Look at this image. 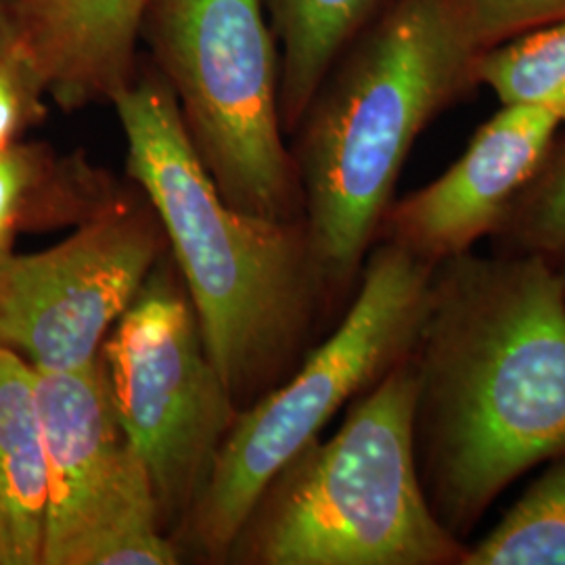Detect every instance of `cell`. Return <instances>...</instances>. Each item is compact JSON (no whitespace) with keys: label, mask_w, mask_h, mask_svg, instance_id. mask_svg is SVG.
I'll return each mask as SVG.
<instances>
[{"label":"cell","mask_w":565,"mask_h":565,"mask_svg":"<svg viewBox=\"0 0 565 565\" xmlns=\"http://www.w3.org/2000/svg\"><path fill=\"white\" fill-rule=\"evenodd\" d=\"M411 361L425 497L467 545L509 486L565 452V298L553 263L465 252L438 264Z\"/></svg>","instance_id":"6da1fadb"},{"label":"cell","mask_w":565,"mask_h":565,"mask_svg":"<svg viewBox=\"0 0 565 565\" xmlns=\"http://www.w3.org/2000/svg\"><path fill=\"white\" fill-rule=\"evenodd\" d=\"M111 105L126 172L162 224L166 245L235 403L270 384L329 310L303 221H275L226 202L158 72L137 74Z\"/></svg>","instance_id":"7a4b0ae2"},{"label":"cell","mask_w":565,"mask_h":565,"mask_svg":"<svg viewBox=\"0 0 565 565\" xmlns=\"http://www.w3.org/2000/svg\"><path fill=\"white\" fill-rule=\"evenodd\" d=\"M452 0H390L345 46L294 130L302 221L327 302H350L404 162L476 88Z\"/></svg>","instance_id":"3957f363"},{"label":"cell","mask_w":565,"mask_h":565,"mask_svg":"<svg viewBox=\"0 0 565 565\" xmlns=\"http://www.w3.org/2000/svg\"><path fill=\"white\" fill-rule=\"evenodd\" d=\"M411 354L348 404L264 488L226 557L249 565H461L427 503L413 440Z\"/></svg>","instance_id":"277c9868"},{"label":"cell","mask_w":565,"mask_h":565,"mask_svg":"<svg viewBox=\"0 0 565 565\" xmlns=\"http://www.w3.org/2000/svg\"><path fill=\"white\" fill-rule=\"evenodd\" d=\"M434 266L377 242L331 335L249 408L239 411L205 486L182 520V539L210 559L226 557L264 488L338 411L411 352Z\"/></svg>","instance_id":"5b68a950"},{"label":"cell","mask_w":565,"mask_h":565,"mask_svg":"<svg viewBox=\"0 0 565 565\" xmlns=\"http://www.w3.org/2000/svg\"><path fill=\"white\" fill-rule=\"evenodd\" d=\"M139 39L224 200L264 218L300 221L279 109L281 57L264 0H149Z\"/></svg>","instance_id":"8992f818"},{"label":"cell","mask_w":565,"mask_h":565,"mask_svg":"<svg viewBox=\"0 0 565 565\" xmlns=\"http://www.w3.org/2000/svg\"><path fill=\"white\" fill-rule=\"evenodd\" d=\"M99 356L121 425L149 469L163 527L182 524L239 408L207 354L181 275L163 256Z\"/></svg>","instance_id":"52a82bcc"},{"label":"cell","mask_w":565,"mask_h":565,"mask_svg":"<svg viewBox=\"0 0 565 565\" xmlns=\"http://www.w3.org/2000/svg\"><path fill=\"white\" fill-rule=\"evenodd\" d=\"M46 457L41 565H174L149 469L121 425L102 356L39 371Z\"/></svg>","instance_id":"ba28073f"},{"label":"cell","mask_w":565,"mask_h":565,"mask_svg":"<svg viewBox=\"0 0 565 565\" xmlns=\"http://www.w3.org/2000/svg\"><path fill=\"white\" fill-rule=\"evenodd\" d=\"M166 252L149 202L120 195L65 242L0 256V345L39 371H78L102 345Z\"/></svg>","instance_id":"9c48e42d"},{"label":"cell","mask_w":565,"mask_h":565,"mask_svg":"<svg viewBox=\"0 0 565 565\" xmlns=\"http://www.w3.org/2000/svg\"><path fill=\"white\" fill-rule=\"evenodd\" d=\"M562 126L541 107L501 105L445 174L392 202L377 242L392 243L434 268L471 252L503 221Z\"/></svg>","instance_id":"30bf717a"},{"label":"cell","mask_w":565,"mask_h":565,"mask_svg":"<svg viewBox=\"0 0 565 565\" xmlns=\"http://www.w3.org/2000/svg\"><path fill=\"white\" fill-rule=\"evenodd\" d=\"M15 46L63 109L114 102L137 70L149 0H7Z\"/></svg>","instance_id":"8fae6325"},{"label":"cell","mask_w":565,"mask_h":565,"mask_svg":"<svg viewBox=\"0 0 565 565\" xmlns=\"http://www.w3.org/2000/svg\"><path fill=\"white\" fill-rule=\"evenodd\" d=\"M44 509L36 369L0 345V565H41Z\"/></svg>","instance_id":"7c38bea8"},{"label":"cell","mask_w":565,"mask_h":565,"mask_svg":"<svg viewBox=\"0 0 565 565\" xmlns=\"http://www.w3.org/2000/svg\"><path fill=\"white\" fill-rule=\"evenodd\" d=\"M82 158H57L42 145L15 142L0 153V256L23 224L86 223L120 198Z\"/></svg>","instance_id":"4fadbf2b"},{"label":"cell","mask_w":565,"mask_h":565,"mask_svg":"<svg viewBox=\"0 0 565 565\" xmlns=\"http://www.w3.org/2000/svg\"><path fill=\"white\" fill-rule=\"evenodd\" d=\"M390 0H264L281 57L279 109L294 135L345 46Z\"/></svg>","instance_id":"5bb4252c"},{"label":"cell","mask_w":565,"mask_h":565,"mask_svg":"<svg viewBox=\"0 0 565 565\" xmlns=\"http://www.w3.org/2000/svg\"><path fill=\"white\" fill-rule=\"evenodd\" d=\"M461 565H565V452L543 465L520 501Z\"/></svg>","instance_id":"9a60e30c"},{"label":"cell","mask_w":565,"mask_h":565,"mask_svg":"<svg viewBox=\"0 0 565 565\" xmlns=\"http://www.w3.org/2000/svg\"><path fill=\"white\" fill-rule=\"evenodd\" d=\"M478 86L501 105H532L565 124V21L486 49L473 61Z\"/></svg>","instance_id":"2e32d148"},{"label":"cell","mask_w":565,"mask_h":565,"mask_svg":"<svg viewBox=\"0 0 565 565\" xmlns=\"http://www.w3.org/2000/svg\"><path fill=\"white\" fill-rule=\"evenodd\" d=\"M488 239L494 254L539 256L548 263L564 256L565 135L551 142L545 160Z\"/></svg>","instance_id":"e0dca14e"},{"label":"cell","mask_w":565,"mask_h":565,"mask_svg":"<svg viewBox=\"0 0 565 565\" xmlns=\"http://www.w3.org/2000/svg\"><path fill=\"white\" fill-rule=\"evenodd\" d=\"M465 44L484 53L525 32L565 21V0H452Z\"/></svg>","instance_id":"ac0fdd59"},{"label":"cell","mask_w":565,"mask_h":565,"mask_svg":"<svg viewBox=\"0 0 565 565\" xmlns=\"http://www.w3.org/2000/svg\"><path fill=\"white\" fill-rule=\"evenodd\" d=\"M44 90L18 46L0 60V153L44 118Z\"/></svg>","instance_id":"d6986e66"},{"label":"cell","mask_w":565,"mask_h":565,"mask_svg":"<svg viewBox=\"0 0 565 565\" xmlns=\"http://www.w3.org/2000/svg\"><path fill=\"white\" fill-rule=\"evenodd\" d=\"M15 49V25L7 0H0V60Z\"/></svg>","instance_id":"ffe728a7"},{"label":"cell","mask_w":565,"mask_h":565,"mask_svg":"<svg viewBox=\"0 0 565 565\" xmlns=\"http://www.w3.org/2000/svg\"><path fill=\"white\" fill-rule=\"evenodd\" d=\"M553 266H555V273H557V277H559V282H562V291H564V298H565V254L562 256V258H557L555 263H553Z\"/></svg>","instance_id":"44dd1931"}]
</instances>
